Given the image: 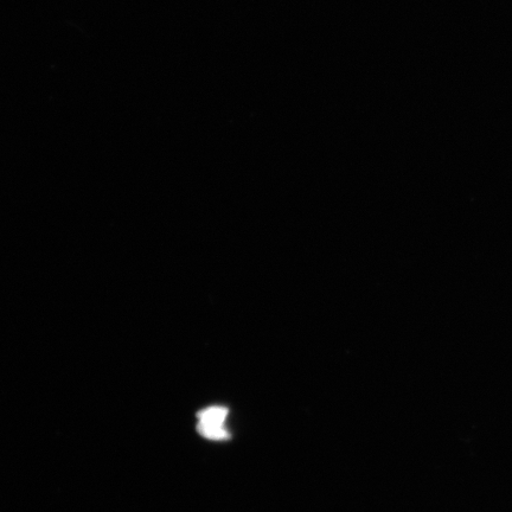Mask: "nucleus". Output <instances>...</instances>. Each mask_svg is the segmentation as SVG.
I'll return each mask as SVG.
<instances>
[{"instance_id": "1", "label": "nucleus", "mask_w": 512, "mask_h": 512, "mask_svg": "<svg viewBox=\"0 0 512 512\" xmlns=\"http://www.w3.org/2000/svg\"><path fill=\"white\" fill-rule=\"evenodd\" d=\"M229 409L226 407H209L197 413V432L203 438L213 441H226L230 433L226 430V420Z\"/></svg>"}]
</instances>
